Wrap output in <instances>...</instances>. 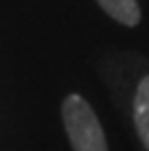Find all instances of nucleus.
<instances>
[{"label": "nucleus", "mask_w": 149, "mask_h": 151, "mask_svg": "<svg viewBox=\"0 0 149 151\" xmlns=\"http://www.w3.org/2000/svg\"><path fill=\"white\" fill-rule=\"evenodd\" d=\"M62 124L74 151H109L103 124L80 93H69L62 100Z\"/></svg>", "instance_id": "1"}, {"label": "nucleus", "mask_w": 149, "mask_h": 151, "mask_svg": "<svg viewBox=\"0 0 149 151\" xmlns=\"http://www.w3.org/2000/svg\"><path fill=\"white\" fill-rule=\"evenodd\" d=\"M134 124L145 149L149 151V76L140 80L134 96Z\"/></svg>", "instance_id": "2"}, {"label": "nucleus", "mask_w": 149, "mask_h": 151, "mask_svg": "<svg viewBox=\"0 0 149 151\" xmlns=\"http://www.w3.org/2000/svg\"><path fill=\"white\" fill-rule=\"evenodd\" d=\"M96 2L109 18H114L125 27H136L142 18L138 0H96Z\"/></svg>", "instance_id": "3"}]
</instances>
